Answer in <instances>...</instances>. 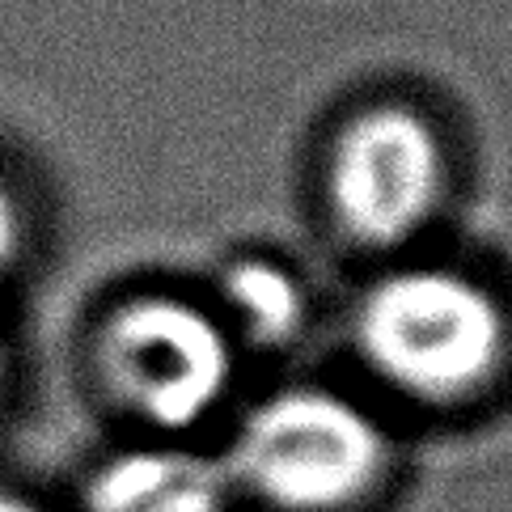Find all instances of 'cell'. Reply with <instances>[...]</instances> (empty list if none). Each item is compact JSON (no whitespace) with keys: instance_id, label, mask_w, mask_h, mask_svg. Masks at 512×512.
Listing matches in <instances>:
<instances>
[{"instance_id":"obj_1","label":"cell","mask_w":512,"mask_h":512,"mask_svg":"<svg viewBox=\"0 0 512 512\" xmlns=\"http://www.w3.org/2000/svg\"><path fill=\"white\" fill-rule=\"evenodd\" d=\"M352 347L381 390L424 411L487 398L512 364L508 301L453 263H394L352 305Z\"/></svg>"},{"instance_id":"obj_2","label":"cell","mask_w":512,"mask_h":512,"mask_svg":"<svg viewBox=\"0 0 512 512\" xmlns=\"http://www.w3.org/2000/svg\"><path fill=\"white\" fill-rule=\"evenodd\" d=\"M225 470L276 512H356L390 483L394 436L369 402L288 386L246 411Z\"/></svg>"},{"instance_id":"obj_3","label":"cell","mask_w":512,"mask_h":512,"mask_svg":"<svg viewBox=\"0 0 512 512\" xmlns=\"http://www.w3.org/2000/svg\"><path fill=\"white\" fill-rule=\"evenodd\" d=\"M449 140L424 106L386 98L352 111L326 149V212L352 246L402 250L441 216Z\"/></svg>"},{"instance_id":"obj_4","label":"cell","mask_w":512,"mask_h":512,"mask_svg":"<svg viewBox=\"0 0 512 512\" xmlns=\"http://www.w3.org/2000/svg\"><path fill=\"white\" fill-rule=\"evenodd\" d=\"M237 347L221 309L187 297H136L102 322L98 369L144 424L191 432L233 394Z\"/></svg>"},{"instance_id":"obj_5","label":"cell","mask_w":512,"mask_h":512,"mask_svg":"<svg viewBox=\"0 0 512 512\" xmlns=\"http://www.w3.org/2000/svg\"><path fill=\"white\" fill-rule=\"evenodd\" d=\"M229 496L221 462L182 445H144L89 474L85 512H229Z\"/></svg>"},{"instance_id":"obj_6","label":"cell","mask_w":512,"mask_h":512,"mask_svg":"<svg viewBox=\"0 0 512 512\" xmlns=\"http://www.w3.org/2000/svg\"><path fill=\"white\" fill-rule=\"evenodd\" d=\"M221 318L237 343L288 347L309 322V288L288 263L246 254L221 276Z\"/></svg>"},{"instance_id":"obj_7","label":"cell","mask_w":512,"mask_h":512,"mask_svg":"<svg viewBox=\"0 0 512 512\" xmlns=\"http://www.w3.org/2000/svg\"><path fill=\"white\" fill-rule=\"evenodd\" d=\"M26 246V221H22V208H17L13 191L0 182V276L17 263V254Z\"/></svg>"},{"instance_id":"obj_8","label":"cell","mask_w":512,"mask_h":512,"mask_svg":"<svg viewBox=\"0 0 512 512\" xmlns=\"http://www.w3.org/2000/svg\"><path fill=\"white\" fill-rule=\"evenodd\" d=\"M0 512H43V508L22 500V496H13V491H0Z\"/></svg>"}]
</instances>
